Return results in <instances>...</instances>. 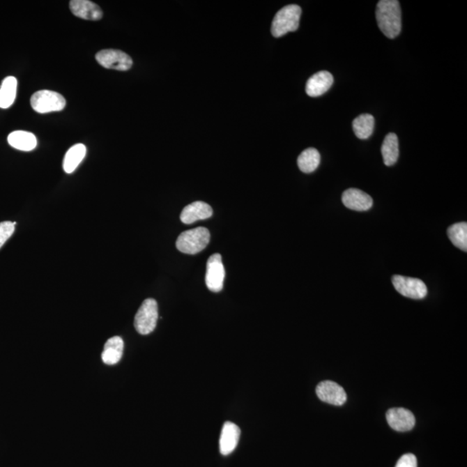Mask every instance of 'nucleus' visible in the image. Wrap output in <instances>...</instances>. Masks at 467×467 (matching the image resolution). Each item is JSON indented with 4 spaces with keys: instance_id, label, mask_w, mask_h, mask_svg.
Masks as SVG:
<instances>
[{
    "instance_id": "obj_1",
    "label": "nucleus",
    "mask_w": 467,
    "mask_h": 467,
    "mask_svg": "<svg viewBox=\"0 0 467 467\" xmlns=\"http://www.w3.org/2000/svg\"><path fill=\"white\" fill-rule=\"evenodd\" d=\"M376 16L381 31L388 38H396L401 31V10L397 0H381Z\"/></svg>"
},
{
    "instance_id": "obj_2",
    "label": "nucleus",
    "mask_w": 467,
    "mask_h": 467,
    "mask_svg": "<svg viewBox=\"0 0 467 467\" xmlns=\"http://www.w3.org/2000/svg\"><path fill=\"white\" fill-rule=\"evenodd\" d=\"M300 6L289 5L280 9L273 20L271 32L275 38H280L299 28L301 16Z\"/></svg>"
},
{
    "instance_id": "obj_3",
    "label": "nucleus",
    "mask_w": 467,
    "mask_h": 467,
    "mask_svg": "<svg viewBox=\"0 0 467 467\" xmlns=\"http://www.w3.org/2000/svg\"><path fill=\"white\" fill-rule=\"evenodd\" d=\"M210 240L209 229L204 227L196 228L181 233L176 242V247L182 253L196 254L206 249Z\"/></svg>"
},
{
    "instance_id": "obj_4",
    "label": "nucleus",
    "mask_w": 467,
    "mask_h": 467,
    "mask_svg": "<svg viewBox=\"0 0 467 467\" xmlns=\"http://www.w3.org/2000/svg\"><path fill=\"white\" fill-rule=\"evenodd\" d=\"M159 309L155 300L147 299L135 315V327L141 335H147L153 332L156 328Z\"/></svg>"
},
{
    "instance_id": "obj_5",
    "label": "nucleus",
    "mask_w": 467,
    "mask_h": 467,
    "mask_svg": "<svg viewBox=\"0 0 467 467\" xmlns=\"http://www.w3.org/2000/svg\"><path fill=\"white\" fill-rule=\"evenodd\" d=\"M31 105L39 114L57 112L66 107V100L59 93L41 91L31 96Z\"/></svg>"
},
{
    "instance_id": "obj_6",
    "label": "nucleus",
    "mask_w": 467,
    "mask_h": 467,
    "mask_svg": "<svg viewBox=\"0 0 467 467\" xmlns=\"http://www.w3.org/2000/svg\"><path fill=\"white\" fill-rule=\"evenodd\" d=\"M95 59L100 66L106 69L127 71L132 66L131 56L121 50H100L96 54Z\"/></svg>"
},
{
    "instance_id": "obj_7",
    "label": "nucleus",
    "mask_w": 467,
    "mask_h": 467,
    "mask_svg": "<svg viewBox=\"0 0 467 467\" xmlns=\"http://www.w3.org/2000/svg\"><path fill=\"white\" fill-rule=\"evenodd\" d=\"M392 283L395 289L402 296L414 300H422L427 296L426 284L419 279L394 275Z\"/></svg>"
},
{
    "instance_id": "obj_8",
    "label": "nucleus",
    "mask_w": 467,
    "mask_h": 467,
    "mask_svg": "<svg viewBox=\"0 0 467 467\" xmlns=\"http://www.w3.org/2000/svg\"><path fill=\"white\" fill-rule=\"evenodd\" d=\"M225 269L220 254H214L209 258L206 266V283L211 292L218 293L224 287Z\"/></svg>"
},
{
    "instance_id": "obj_9",
    "label": "nucleus",
    "mask_w": 467,
    "mask_h": 467,
    "mask_svg": "<svg viewBox=\"0 0 467 467\" xmlns=\"http://www.w3.org/2000/svg\"><path fill=\"white\" fill-rule=\"evenodd\" d=\"M316 393L322 401L334 406L346 404L347 395L342 387L332 381H324L316 388Z\"/></svg>"
},
{
    "instance_id": "obj_10",
    "label": "nucleus",
    "mask_w": 467,
    "mask_h": 467,
    "mask_svg": "<svg viewBox=\"0 0 467 467\" xmlns=\"http://www.w3.org/2000/svg\"><path fill=\"white\" fill-rule=\"evenodd\" d=\"M386 418L389 425L398 432H407L415 425V415L404 408H390L387 412Z\"/></svg>"
},
{
    "instance_id": "obj_11",
    "label": "nucleus",
    "mask_w": 467,
    "mask_h": 467,
    "mask_svg": "<svg viewBox=\"0 0 467 467\" xmlns=\"http://www.w3.org/2000/svg\"><path fill=\"white\" fill-rule=\"evenodd\" d=\"M342 202L348 209L355 211H367L373 206L372 197L358 189H348L343 193Z\"/></svg>"
},
{
    "instance_id": "obj_12",
    "label": "nucleus",
    "mask_w": 467,
    "mask_h": 467,
    "mask_svg": "<svg viewBox=\"0 0 467 467\" xmlns=\"http://www.w3.org/2000/svg\"><path fill=\"white\" fill-rule=\"evenodd\" d=\"M240 436L239 427L235 423L226 422L222 427L219 447L222 455L231 454L238 445Z\"/></svg>"
},
{
    "instance_id": "obj_13",
    "label": "nucleus",
    "mask_w": 467,
    "mask_h": 467,
    "mask_svg": "<svg viewBox=\"0 0 467 467\" xmlns=\"http://www.w3.org/2000/svg\"><path fill=\"white\" fill-rule=\"evenodd\" d=\"M332 75L328 71H319L309 78L305 91L309 96L318 97L324 95L333 84Z\"/></svg>"
},
{
    "instance_id": "obj_14",
    "label": "nucleus",
    "mask_w": 467,
    "mask_h": 467,
    "mask_svg": "<svg viewBox=\"0 0 467 467\" xmlns=\"http://www.w3.org/2000/svg\"><path fill=\"white\" fill-rule=\"evenodd\" d=\"M213 215V210L209 204L197 201L184 208L181 215V220L185 224H192L199 220H206Z\"/></svg>"
},
{
    "instance_id": "obj_15",
    "label": "nucleus",
    "mask_w": 467,
    "mask_h": 467,
    "mask_svg": "<svg viewBox=\"0 0 467 467\" xmlns=\"http://www.w3.org/2000/svg\"><path fill=\"white\" fill-rule=\"evenodd\" d=\"M70 8L75 16L82 20L95 21L102 19V9L89 0H72L70 2Z\"/></svg>"
},
{
    "instance_id": "obj_16",
    "label": "nucleus",
    "mask_w": 467,
    "mask_h": 467,
    "mask_svg": "<svg viewBox=\"0 0 467 467\" xmlns=\"http://www.w3.org/2000/svg\"><path fill=\"white\" fill-rule=\"evenodd\" d=\"M124 342L121 337H113L107 341L102 354L104 364L114 365L120 362L123 355Z\"/></svg>"
},
{
    "instance_id": "obj_17",
    "label": "nucleus",
    "mask_w": 467,
    "mask_h": 467,
    "mask_svg": "<svg viewBox=\"0 0 467 467\" xmlns=\"http://www.w3.org/2000/svg\"><path fill=\"white\" fill-rule=\"evenodd\" d=\"M8 143L13 148L30 152L34 150L38 145V140L36 136L31 132L26 131L13 132L8 136Z\"/></svg>"
},
{
    "instance_id": "obj_18",
    "label": "nucleus",
    "mask_w": 467,
    "mask_h": 467,
    "mask_svg": "<svg viewBox=\"0 0 467 467\" xmlns=\"http://www.w3.org/2000/svg\"><path fill=\"white\" fill-rule=\"evenodd\" d=\"M87 148L84 144H77L68 151L63 160V170L66 174H72L84 160Z\"/></svg>"
},
{
    "instance_id": "obj_19",
    "label": "nucleus",
    "mask_w": 467,
    "mask_h": 467,
    "mask_svg": "<svg viewBox=\"0 0 467 467\" xmlns=\"http://www.w3.org/2000/svg\"><path fill=\"white\" fill-rule=\"evenodd\" d=\"M382 155L384 164L391 167L397 163L399 157V141L396 134L387 135L382 146Z\"/></svg>"
},
{
    "instance_id": "obj_20",
    "label": "nucleus",
    "mask_w": 467,
    "mask_h": 467,
    "mask_svg": "<svg viewBox=\"0 0 467 467\" xmlns=\"http://www.w3.org/2000/svg\"><path fill=\"white\" fill-rule=\"evenodd\" d=\"M17 81L15 77H8L0 86V107L8 109L16 99Z\"/></svg>"
},
{
    "instance_id": "obj_21",
    "label": "nucleus",
    "mask_w": 467,
    "mask_h": 467,
    "mask_svg": "<svg viewBox=\"0 0 467 467\" xmlns=\"http://www.w3.org/2000/svg\"><path fill=\"white\" fill-rule=\"evenodd\" d=\"M375 118L372 114H361L352 122V128L355 136L360 139H367L373 134Z\"/></svg>"
},
{
    "instance_id": "obj_22",
    "label": "nucleus",
    "mask_w": 467,
    "mask_h": 467,
    "mask_svg": "<svg viewBox=\"0 0 467 467\" xmlns=\"http://www.w3.org/2000/svg\"><path fill=\"white\" fill-rule=\"evenodd\" d=\"M297 163L301 171L311 174L319 167L321 163V154L315 148L305 149L298 158Z\"/></svg>"
},
{
    "instance_id": "obj_23",
    "label": "nucleus",
    "mask_w": 467,
    "mask_h": 467,
    "mask_svg": "<svg viewBox=\"0 0 467 467\" xmlns=\"http://www.w3.org/2000/svg\"><path fill=\"white\" fill-rule=\"evenodd\" d=\"M449 239L459 250L467 251V224L466 222H458L450 226L447 229Z\"/></svg>"
},
{
    "instance_id": "obj_24",
    "label": "nucleus",
    "mask_w": 467,
    "mask_h": 467,
    "mask_svg": "<svg viewBox=\"0 0 467 467\" xmlns=\"http://www.w3.org/2000/svg\"><path fill=\"white\" fill-rule=\"evenodd\" d=\"M16 222H0V249L6 243V240L13 236L15 231Z\"/></svg>"
},
{
    "instance_id": "obj_25",
    "label": "nucleus",
    "mask_w": 467,
    "mask_h": 467,
    "mask_svg": "<svg viewBox=\"0 0 467 467\" xmlns=\"http://www.w3.org/2000/svg\"><path fill=\"white\" fill-rule=\"evenodd\" d=\"M396 467H418V459L412 454L402 455Z\"/></svg>"
}]
</instances>
